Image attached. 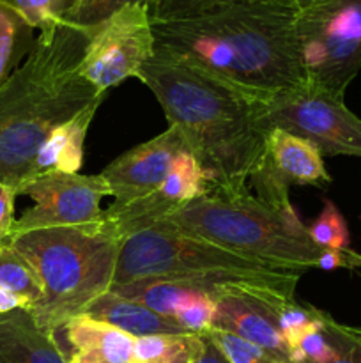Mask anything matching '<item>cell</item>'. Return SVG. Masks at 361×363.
<instances>
[{
  "instance_id": "obj_1",
  "label": "cell",
  "mask_w": 361,
  "mask_h": 363,
  "mask_svg": "<svg viewBox=\"0 0 361 363\" xmlns=\"http://www.w3.org/2000/svg\"><path fill=\"white\" fill-rule=\"evenodd\" d=\"M297 7L232 4L193 18L152 21L156 48L180 57L265 101L301 87Z\"/></svg>"
},
{
  "instance_id": "obj_2",
  "label": "cell",
  "mask_w": 361,
  "mask_h": 363,
  "mask_svg": "<svg viewBox=\"0 0 361 363\" xmlns=\"http://www.w3.org/2000/svg\"><path fill=\"white\" fill-rule=\"evenodd\" d=\"M138 80L156 96L212 183L248 181L260 167L269 131L260 117L264 101L159 48Z\"/></svg>"
},
{
  "instance_id": "obj_3",
  "label": "cell",
  "mask_w": 361,
  "mask_h": 363,
  "mask_svg": "<svg viewBox=\"0 0 361 363\" xmlns=\"http://www.w3.org/2000/svg\"><path fill=\"white\" fill-rule=\"evenodd\" d=\"M91 32L66 20L41 30L0 85V183L16 195L48 135L105 98L80 73Z\"/></svg>"
},
{
  "instance_id": "obj_4",
  "label": "cell",
  "mask_w": 361,
  "mask_h": 363,
  "mask_svg": "<svg viewBox=\"0 0 361 363\" xmlns=\"http://www.w3.org/2000/svg\"><path fill=\"white\" fill-rule=\"evenodd\" d=\"M244 257L303 275L317 268L319 248L296 209H280L253 194L248 181L212 183L165 222Z\"/></svg>"
},
{
  "instance_id": "obj_5",
  "label": "cell",
  "mask_w": 361,
  "mask_h": 363,
  "mask_svg": "<svg viewBox=\"0 0 361 363\" xmlns=\"http://www.w3.org/2000/svg\"><path fill=\"white\" fill-rule=\"evenodd\" d=\"M9 245L30 264L42 300L30 311L42 332L53 333L108 293L115 277L122 241L92 225L52 227L16 234Z\"/></svg>"
},
{
  "instance_id": "obj_6",
  "label": "cell",
  "mask_w": 361,
  "mask_h": 363,
  "mask_svg": "<svg viewBox=\"0 0 361 363\" xmlns=\"http://www.w3.org/2000/svg\"><path fill=\"white\" fill-rule=\"evenodd\" d=\"M299 277L227 250L170 223H158L122 241L112 286L144 279L211 280L294 298Z\"/></svg>"
},
{
  "instance_id": "obj_7",
  "label": "cell",
  "mask_w": 361,
  "mask_h": 363,
  "mask_svg": "<svg viewBox=\"0 0 361 363\" xmlns=\"http://www.w3.org/2000/svg\"><path fill=\"white\" fill-rule=\"evenodd\" d=\"M296 35L304 82L343 98L361 69V0L301 7Z\"/></svg>"
},
{
  "instance_id": "obj_8",
  "label": "cell",
  "mask_w": 361,
  "mask_h": 363,
  "mask_svg": "<svg viewBox=\"0 0 361 363\" xmlns=\"http://www.w3.org/2000/svg\"><path fill=\"white\" fill-rule=\"evenodd\" d=\"M265 128H282L304 138L322 156L361 158V117L350 112L343 98L304 82L260 105Z\"/></svg>"
},
{
  "instance_id": "obj_9",
  "label": "cell",
  "mask_w": 361,
  "mask_h": 363,
  "mask_svg": "<svg viewBox=\"0 0 361 363\" xmlns=\"http://www.w3.org/2000/svg\"><path fill=\"white\" fill-rule=\"evenodd\" d=\"M154 48L151 9L145 4H130L92 28L80 73L96 91L106 94L127 78H138Z\"/></svg>"
},
{
  "instance_id": "obj_10",
  "label": "cell",
  "mask_w": 361,
  "mask_h": 363,
  "mask_svg": "<svg viewBox=\"0 0 361 363\" xmlns=\"http://www.w3.org/2000/svg\"><path fill=\"white\" fill-rule=\"evenodd\" d=\"M18 195H27L34 201L14 222L11 238L16 234L52 227L92 225L101 222V201L112 197L108 184L101 174H48L28 181Z\"/></svg>"
},
{
  "instance_id": "obj_11",
  "label": "cell",
  "mask_w": 361,
  "mask_h": 363,
  "mask_svg": "<svg viewBox=\"0 0 361 363\" xmlns=\"http://www.w3.org/2000/svg\"><path fill=\"white\" fill-rule=\"evenodd\" d=\"M211 184V176L186 149L177 156L161 186L124 208H106L101 223L113 236L124 241L140 230L165 222L170 215L207 194Z\"/></svg>"
},
{
  "instance_id": "obj_12",
  "label": "cell",
  "mask_w": 361,
  "mask_h": 363,
  "mask_svg": "<svg viewBox=\"0 0 361 363\" xmlns=\"http://www.w3.org/2000/svg\"><path fill=\"white\" fill-rule=\"evenodd\" d=\"M294 300L292 296L248 286H219L216 296V319L212 328L225 330L268 351L280 363L290 362V351L283 339L276 315L269 303Z\"/></svg>"
},
{
  "instance_id": "obj_13",
  "label": "cell",
  "mask_w": 361,
  "mask_h": 363,
  "mask_svg": "<svg viewBox=\"0 0 361 363\" xmlns=\"http://www.w3.org/2000/svg\"><path fill=\"white\" fill-rule=\"evenodd\" d=\"M186 149L179 130L168 126L163 133L113 160L101 172L113 197L112 208H124L161 186L177 156Z\"/></svg>"
},
{
  "instance_id": "obj_14",
  "label": "cell",
  "mask_w": 361,
  "mask_h": 363,
  "mask_svg": "<svg viewBox=\"0 0 361 363\" xmlns=\"http://www.w3.org/2000/svg\"><path fill=\"white\" fill-rule=\"evenodd\" d=\"M53 340L66 363H133L134 337L85 314L67 319Z\"/></svg>"
},
{
  "instance_id": "obj_15",
  "label": "cell",
  "mask_w": 361,
  "mask_h": 363,
  "mask_svg": "<svg viewBox=\"0 0 361 363\" xmlns=\"http://www.w3.org/2000/svg\"><path fill=\"white\" fill-rule=\"evenodd\" d=\"M264 162L276 179L289 188L292 184L322 186L331 183L319 149L282 128H271L268 131Z\"/></svg>"
},
{
  "instance_id": "obj_16",
  "label": "cell",
  "mask_w": 361,
  "mask_h": 363,
  "mask_svg": "<svg viewBox=\"0 0 361 363\" xmlns=\"http://www.w3.org/2000/svg\"><path fill=\"white\" fill-rule=\"evenodd\" d=\"M219 286H229V284L211 282V280L144 279L112 286L110 291L127 300L145 305L165 318L176 319V315L193 300L202 296H218Z\"/></svg>"
},
{
  "instance_id": "obj_17",
  "label": "cell",
  "mask_w": 361,
  "mask_h": 363,
  "mask_svg": "<svg viewBox=\"0 0 361 363\" xmlns=\"http://www.w3.org/2000/svg\"><path fill=\"white\" fill-rule=\"evenodd\" d=\"M99 105L101 103H94L81 113H78L76 117L60 124L48 135V138L35 156L28 181L57 172L78 174V170L84 165L85 138H87L88 128L94 121Z\"/></svg>"
},
{
  "instance_id": "obj_18",
  "label": "cell",
  "mask_w": 361,
  "mask_h": 363,
  "mask_svg": "<svg viewBox=\"0 0 361 363\" xmlns=\"http://www.w3.org/2000/svg\"><path fill=\"white\" fill-rule=\"evenodd\" d=\"M0 363H66L52 335L25 308L0 314Z\"/></svg>"
},
{
  "instance_id": "obj_19",
  "label": "cell",
  "mask_w": 361,
  "mask_h": 363,
  "mask_svg": "<svg viewBox=\"0 0 361 363\" xmlns=\"http://www.w3.org/2000/svg\"><path fill=\"white\" fill-rule=\"evenodd\" d=\"M84 314L106 323V325L115 326L131 337L188 333L180 328L176 319L165 318V315L147 308L145 305L119 296L112 291L105 293L94 303L88 305Z\"/></svg>"
},
{
  "instance_id": "obj_20",
  "label": "cell",
  "mask_w": 361,
  "mask_h": 363,
  "mask_svg": "<svg viewBox=\"0 0 361 363\" xmlns=\"http://www.w3.org/2000/svg\"><path fill=\"white\" fill-rule=\"evenodd\" d=\"M202 350V335L195 333L134 337L133 363H193Z\"/></svg>"
},
{
  "instance_id": "obj_21",
  "label": "cell",
  "mask_w": 361,
  "mask_h": 363,
  "mask_svg": "<svg viewBox=\"0 0 361 363\" xmlns=\"http://www.w3.org/2000/svg\"><path fill=\"white\" fill-rule=\"evenodd\" d=\"M0 287L27 300L32 308L42 300L41 284L34 269L9 243L0 247Z\"/></svg>"
},
{
  "instance_id": "obj_22",
  "label": "cell",
  "mask_w": 361,
  "mask_h": 363,
  "mask_svg": "<svg viewBox=\"0 0 361 363\" xmlns=\"http://www.w3.org/2000/svg\"><path fill=\"white\" fill-rule=\"evenodd\" d=\"M32 30L23 18L7 2L0 0V85L9 77V69L21 53L23 38Z\"/></svg>"
},
{
  "instance_id": "obj_23",
  "label": "cell",
  "mask_w": 361,
  "mask_h": 363,
  "mask_svg": "<svg viewBox=\"0 0 361 363\" xmlns=\"http://www.w3.org/2000/svg\"><path fill=\"white\" fill-rule=\"evenodd\" d=\"M246 2H280L296 6V0H154L151 6V16L152 21L183 20V18L200 16L232 4Z\"/></svg>"
},
{
  "instance_id": "obj_24",
  "label": "cell",
  "mask_w": 361,
  "mask_h": 363,
  "mask_svg": "<svg viewBox=\"0 0 361 363\" xmlns=\"http://www.w3.org/2000/svg\"><path fill=\"white\" fill-rule=\"evenodd\" d=\"M306 229L310 240L322 250L349 248V229H347L342 213L331 201L324 202L321 215L310 225H306Z\"/></svg>"
},
{
  "instance_id": "obj_25",
  "label": "cell",
  "mask_w": 361,
  "mask_h": 363,
  "mask_svg": "<svg viewBox=\"0 0 361 363\" xmlns=\"http://www.w3.org/2000/svg\"><path fill=\"white\" fill-rule=\"evenodd\" d=\"M130 4H145L151 9L154 0H74L62 18L78 27L94 28Z\"/></svg>"
},
{
  "instance_id": "obj_26",
  "label": "cell",
  "mask_w": 361,
  "mask_h": 363,
  "mask_svg": "<svg viewBox=\"0 0 361 363\" xmlns=\"http://www.w3.org/2000/svg\"><path fill=\"white\" fill-rule=\"evenodd\" d=\"M25 20L30 28L39 32L52 28L64 20V13L74 0H4Z\"/></svg>"
},
{
  "instance_id": "obj_27",
  "label": "cell",
  "mask_w": 361,
  "mask_h": 363,
  "mask_svg": "<svg viewBox=\"0 0 361 363\" xmlns=\"http://www.w3.org/2000/svg\"><path fill=\"white\" fill-rule=\"evenodd\" d=\"M205 335L218 346L230 363H280L273 354L225 330L209 328Z\"/></svg>"
},
{
  "instance_id": "obj_28",
  "label": "cell",
  "mask_w": 361,
  "mask_h": 363,
  "mask_svg": "<svg viewBox=\"0 0 361 363\" xmlns=\"http://www.w3.org/2000/svg\"><path fill=\"white\" fill-rule=\"evenodd\" d=\"M216 298L214 296H202L188 303L179 314L176 315V321L179 323L180 328L188 333L202 335L212 328L216 319Z\"/></svg>"
},
{
  "instance_id": "obj_29",
  "label": "cell",
  "mask_w": 361,
  "mask_h": 363,
  "mask_svg": "<svg viewBox=\"0 0 361 363\" xmlns=\"http://www.w3.org/2000/svg\"><path fill=\"white\" fill-rule=\"evenodd\" d=\"M322 330L338 350L335 360L329 363H361V346L356 340L350 339L349 333L345 332V325H340L331 315L326 314Z\"/></svg>"
},
{
  "instance_id": "obj_30",
  "label": "cell",
  "mask_w": 361,
  "mask_h": 363,
  "mask_svg": "<svg viewBox=\"0 0 361 363\" xmlns=\"http://www.w3.org/2000/svg\"><path fill=\"white\" fill-rule=\"evenodd\" d=\"M317 268L324 269V272H333L338 268H361V254H356L350 248H338V250L326 248L319 255Z\"/></svg>"
},
{
  "instance_id": "obj_31",
  "label": "cell",
  "mask_w": 361,
  "mask_h": 363,
  "mask_svg": "<svg viewBox=\"0 0 361 363\" xmlns=\"http://www.w3.org/2000/svg\"><path fill=\"white\" fill-rule=\"evenodd\" d=\"M18 195L13 188L0 183V247L9 243L11 240L13 225L16 222L14 218V199Z\"/></svg>"
},
{
  "instance_id": "obj_32",
  "label": "cell",
  "mask_w": 361,
  "mask_h": 363,
  "mask_svg": "<svg viewBox=\"0 0 361 363\" xmlns=\"http://www.w3.org/2000/svg\"><path fill=\"white\" fill-rule=\"evenodd\" d=\"M18 308H25V311L30 312L32 307L27 300L0 287V314H7V312L18 311Z\"/></svg>"
},
{
  "instance_id": "obj_33",
  "label": "cell",
  "mask_w": 361,
  "mask_h": 363,
  "mask_svg": "<svg viewBox=\"0 0 361 363\" xmlns=\"http://www.w3.org/2000/svg\"><path fill=\"white\" fill-rule=\"evenodd\" d=\"M202 340H204V350L193 363H230L205 333H202Z\"/></svg>"
},
{
  "instance_id": "obj_34",
  "label": "cell",
  "mask_w": 361,
  "mask_h": 363,
  "mask_svg": "<svg viewBox=\"0 0 361 363\" xmlns=\"http://www.w3.org/2000/svg\"><path fill=\"white\" fill-rule=\"evenodd\" d=\"M345 332L349 333L350 339L356 340V342L361 346V328H354V326H347L345 325Z\"/></svg>"
},
{
  "instance_id": "obj_35",
  "label": "cell",
  "mask_w": 361,
  "mask_h": 363,
  "mask_svg": "<svg viewBox=\"0 0 361 363\" xmlns=\"http://www.w3.org/2000/svg\"><path fill=\"white\" fill-rule=\"evenodd\" d=\"M317 2H322V0H296V6L297 9H301V7L311 6V4H317Z\"/></svg>"
}]
</instances>
